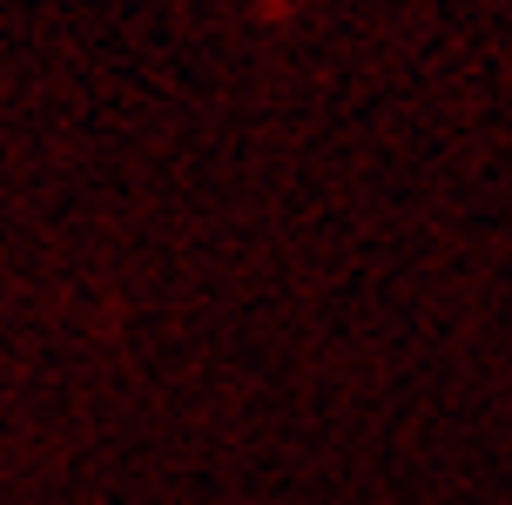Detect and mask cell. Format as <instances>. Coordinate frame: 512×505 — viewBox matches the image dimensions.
<instances>
[]
</instances>
